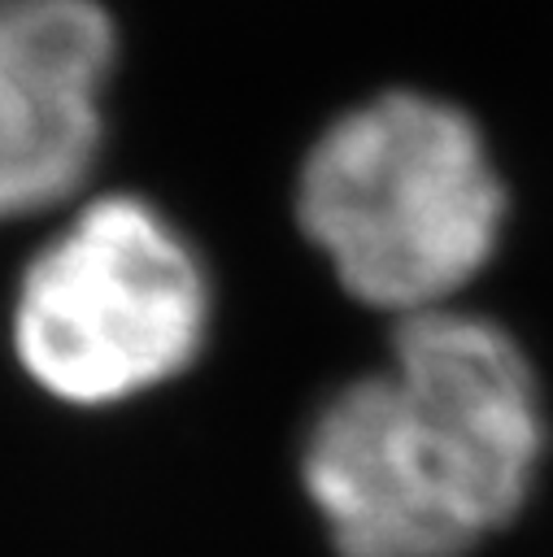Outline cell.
<instances>
[{
  "label": "cell",
  "mask_w": 553,
  "mask_h": 557,
  "mask_svg": "<svg viewBox=\"0 0 553 557\" xmlns=\"http://www.w3.org/2000/svg\"><path fill=\"white\" fill-rule=\"evenodd\" d=\"M544 448L527 348L444 305L396 318L383 366L318 405L300 487L335 557H470L527 509Z\"/></svg>",
  "instance_id": "cell-1"
},
{
  "label": "cell",
  "mask_w": 553,
  "mask_h": 557,
  "mask_svg": "<svg viewBox=\"0 0 553 557\" xmlns=\"http://www.w3.org/2000/svg\"><path fill=\"white\" fill-rule=\"evenodd\" d=\"M292 209L309 248L357 305L409 318L457 305L492 265L509 187L462 104L388 87L314 135Z\"/></svg>",
  "instance_id": "cell-2"
},
{
  "label": "cell",
  "mask_w": 553,
  "mask_h": 557,
  "mask_svg": "<svg viewBox=\"0 0 553 557\" xmlns=\"http://www.w3.org/2000/svg\"><path fill=\"white\" fill-rule=\"evenodd\" d=\"M213 283L183 226L135 191L83 200L22 265L9 348L65 409L131 405L196 366Z\"/></svg>",
  "instance_id": "cell-3"
},
{
  "label": "cell",
  "mask_w": 553,
  "mask_h": 557,
  "mask_svg": "<svg viewBox=\"0 0 553 557\" xmlns=\"http://www.w3.org/2000/svg\"><path fill=\"white\" fill-rule=\"evenodd\" d=\"M113 70L118 22L100 0H0V226L78 196Z\"/></svg>",
  "instance_id": "cell-4"
}]
</instances>
